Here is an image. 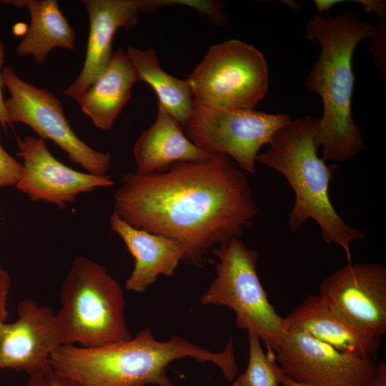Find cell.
Wrapping results in <instances>:
<instances>
[{
  "mask_svg": "<svg viewBox=\"0 0 386 386\" xmlns=\"http://www.w3.org/2000/svg\"><path fill=\"white\" fill-rule=\"evenodd\" d=\"M114 199L122 219L179 242L182 260L197 267L217 245L239 237L258 212L247 173L224 154L160 173L129 172Z\"/></svg>",
  "mask_w": 386,
  "mask_h": 386,
  "instance_id": "cell-1",
  "label": "cell"
},
{
  "mask_svg": "<svg viewBox=\"0 0 386 386\" xmlns=\"http://www.w3.org/2000/svg\"><path fill=\"white\" fill-rule=\"evenodd\" d=\"M184 357L214 364L229 382L238 375L232 337L223 350L214 352L178 336L159 341L149 327L128 340L97 347L62 345L49 363L80 386H174L167 367Z\"/></svg>",
  "mask_w": 386,
  "mask_h": 386,
  "instance_id": "cell-2",
  "label": "cell"
},
{
  "mask_svg": "<svg viewBox=\"0 0 386 386\" xmlns=\"http://www.w3.org/2000/svg\"><path fill=\"white\" fill-rule=\"evenodd\" d=\"M375 31L376 26L352 11L334 17L317 14L306 25L305 38L320 47L305 86L322 101L318 142L325 160L345 162L365 147L352 114L355 84L352 61L357 46L372 39Z\"/></svg>",
  "mask_w": 386,
  "mask_h": 386,
  "instance_id": "cell-3",
  "label": "cell"
},
{
  "mask_svg": "<svg viewBox=\"0 0 386 386\" xmlns=\"http://www.w3.org/2000/svg\"><path fill=\"white\" fill-rule=\"evenodd\" d=\"M319 125L320 118L290 119L256 160L282 174L295 192L288 222L290 232H295L307 219H313L323 241L342 247L350 262L352 242L365 235L350 227L330 201L329 187L337 167L327 165L318 156Z\"/></svg>",
  "mask_w": 386,
  "mask_h": 386,
  "instance_id": "cell-4",
  "label": "cell"
},
{
  "mask_svg": "<svg viewBox=\"0 0 386 386\" xmlns=\"http://www.w3.org/2000/svg\"><path fill=\"white\" fill-rule=\"evenodd\" d=\"M59 299L64 345L91 348L132 338L123 290L104 266L83 256L74 259Z\"/></svg>",
  "mask_w": 386,
  "mask_h": 386,
  "instance_id": "cell-5",
  "label": "cell"
},
{
  "mask_svg": "<svg viewBox=\"0 0 386 386\" xmlns=\"http://www.w3.org/2000/svg\"><path fill=\"white\" fill-rule=\"evenodd\" d=\"M216 277L201 297L203 305L224 306L233 310L239 330L252 332L263 341L269 357L285 332L284 320L270 304L258 276L259 253L239 237L214 247Z\"/></svg>",
  "mask_w": 386,
  "mask_h": 386,
  "instance_id": "cell-6",
  "label": "cell"
},
{
  "mask_svg": "<svg viewBox=\"0 0 386 386\" xmlns=\"http://www.w3.org/2000/svg\"><path fill=\"white\" fill-rule=\"evenodd\" d=\"M186 79L194 104L254 109L269 89L268 64L252 45L230 39L212 46Z\"/></svg>",
  "mask_w": 386,
  "mask_h": 386,
  "instance_id": "cell-7",
  "label": "cell"
},
{
  "mask_svg": "<svg viewBox=\"0 0 386 386\" xmlns=\"http://www.w3.org/2000/svg\"><path fill=\"white\" fill-rule=\"evenodd\" d=\"M291 119L285 114L254 109H215L194 104L186 135L209 155L224 154L247 174L257 171V156Z\"/></svg>",
  "mask_w": 386,
  "mask_h": 386,
  "instance_id": "cell-8",
  "label": "cell"
},
{
  "mask_svg": "<svg viewBox=\"0 0 386 386\" xmlns=\"http://www.w3.org/2000/svg\"><path fill=\"white\" fill-rule=\"evenodd\" d=\"M2 81L11 94L10 98L4 100L10 125L26 124L40 138L54 142L66 152L71 161L88 173L107 174L111 154L92 149L77 137L64 116L61 102L54 94L24 81L9 66L2 69Z\"/></svg>",
  "mask_w": 386,
  "mask_h": 386,
  "instance_id": "cell-9",
  "label": "cell"
},
{
  "mask_svg": "<svg viewBox=\"0 0 386 386\" xmlns=\"http://www.w3.org/2000/svg\"><path fill=\"white\" fill-rule=\"evenodd\" d=\"M275 359L286 375L312 386H370L377 364L341 352L303 331H285Z\"/></svg>",
  "mask_w": 386,
  "mask_h": 386,
  "instance_id": "cell-10",
  "label": "cell"
},
{
  "mask_svg": "<svg viewBox=\"0 0 386 386\" xmlns=\"http://www.w3.org/2000/svg\"><path fill=\"white\" fill-rule=\"evenodd\" d=\"M320 295L365 335L386 332V266L349 262L325 278Z\"/></svg>",
  "mask_w": 386,
  "mask_h": 386,
  "instance_id": "cell-11",
  "label": "cell"
},
{
  "mask_svg": "<svg viewBox=\"0 0 386 386\" xmlns=\"http://www.w3.org/2000/svg\"><path fill=\"white\" fill-rule=\"evenodd\" d=\"M18 317L0 325V370L30 375L48 365L51 353L64 345L57 312L26 298L18 303Z\"/></svg>",
  "mask_w": 386,
  "mask_h": 386,
  "instance_id": "cell-12",
  "label": "cell"
},
{
  "mask_svg": "<svg viewBox=\"0 0 386 386\" xmlns=\"http://www.w3.org/2000/svg\"><path fill=\"white\" fill-rule=\"evenodd\" d=\"M18 145L23 170L15 187L33 202L45 201L64 209L82 193L114 184L108 174L79 172L59 162L40 137H26L18 139Z\"/></svg>",
  "mask_w": 386,
  "mask_h": 386,
  "instance_id": "cell-13",
  "label": "cell"
},
{
  "mask_svg": "<svg viewBox=\"0 0 386 386\" xmlns=\"http://www.w3.org/2000/svg\"><path fill=\"white\" fill-rule=\"evenodd\" d=\"M89 33L82 69L64 94L78 101L106 69L113 51L114 36L119 28H134L142 13L170 6V0H84Z\"/></svg>",
  "mask_w": 386,
  "mask_h": 386,
  "instance_id": "cell-14",
  "label": "cell"
},
{
  "mask_svg": "<svg viewBox=\"0 0 386 386\" xmlns=\"http://www.w3.org/2000/svg\"><path fill=\"white\" fill-rule=\"evenodd\" d=\"M284 320L285 331H303L337 350L376 361L381 339L346 320L321 295H310Z\"/></svg>",
  "mask_w": 386,
  "mask_h": 386,
  "instance_id": "cell-15",
  "label": "cell"
},
{
  "mask_svg": "<svg viewBox=\"0 0 386 386\" xmlns=\"http://www.w3.org/2000/svg\"><path fill=\"white\" fill-rule=\"evenodd\" d=\"M110 227L134 259V269L125 282L127 290L142 293L160 275L172 277L184 251L177 241L137 229L112 212Z\"/></svg>",
  "mask_w": 386,
  "mask_h": 386,
  "instance_id": "cell-16",
  "label": "cell"
},
{
  "mask_svg": "<svg viewBox=\"0 0 386 386\" xmlns=\"http://www.w3.org/2000/svg\"><path fill=\"white\" fill-rule=\"evenodd\" d=\"M133 152L135 173L141 175L166 172L177 162H205L212 156L189 140L182 126L160 106L154 123L137 139Z\"/></svg>",
  "mask_w": 386,
  "mask_h": 386,
  "instance_id": "cell-17",
  "label": "cell"
},
{
  "mask_svg": "<svg viewBox=\"0 0 386 386\" xmlns=\"http://www.w3.org/2000/svg\"><path fill=\"white\" fill-rule=\"evenodd\" d=\"M138 74L121 48L113 52L109 63L77 101L81 111L102 130H111L131 98Z\"/></svg>",
  "mask_w": 386,
  "mask_h": 386,
  "instance_id": "cell-18",
  "label": "cell"
},
{
  "mask_svg": "<svg viewBox=\"0 0 386 386\" xmlns=\"http://www.w3.org/2000/svg\"><path fill=\"white\" fill-rule=\"evenodd\" d=\"M2 4H12L26 8L30 15V25L25 36L16 48L20 56H32L39 64L44 62L49 52L56 47L73 50L75 33L59 9L56 0L0 1Z\"/></svg>",
  "mask_w": 386,
  "mask_h": 386,
  "instance_id": "cell-19",
  "label": "cell"
},
{
  "mask_svg": "<svg viewBox=\"0 0 386 386\" xmlns=\"http://www.w3.org/2000/svg\"><path fill=\"white\" fill-rule=\"evenodd\" d=\"M126 54L134 65L139 81L155 91L162 107L182 127H186L194 109L193 96L187 79L166 72L160 66L156 51L129 46Z\"/></svg>",
  "mask_w": 386,
  "mask_h": 386,
  "instance_id": "cell-20",
  "label": "cell"
},
{
  "mask_svg": "<svg viewBox=\"0 0 386 386\" xmlns=\"http://www.w3.org/2000/svg\"><path fill=\"white\" fill-rule=\"evenodd\" d=\"M249 360L246 370L232 381V386H279L286 375L276 360L262 349L261 340L252 332H247Z\"/></svg>",
  "mask_w": 386,
  "mask_h": 386,
  "instance_id": "cell-21",
  "label": "cell"
},
{
  "mask_svg": "<svg viewBox=\"0 0 386 386\" xmlns=\"http://www.w3.org/2000/svg\"><path fill=\"white\" fill-rule=\"evenodd\" d=\"M22 170V164L4 149L0 138V187L16 186Z\"/></svg>",
  "mask_w": 386,
  "mask_h": 386,
  "instance_id": "cell-22",
  "label": "cell"
},
{
  "mask_svg": "<svg viewBox=\"0 0 386 386\" xmlns=\"http://www.w3.org/2000/svg\"><path fill=\"white\" fill-rule=\"evenodd\" d=\"M24 386H80L71 380L59 374L51 366L30 375Z\"/></svg>",
  "mask_w": 386,
  "mask_h": 386,
  "instance_id": "cell-23",
  "label": "cell"
},
{
  "mask_svg": "<svg viewBox=\"0 0 386 386\" xmlns=\"http://www.w3.org/2000/svg\"><path fill=\"white\" fill-rule=\"evenodd\" d=\"M11 284V277L0 263V325L6 322L9 316L6 305Z\"/></svg>",
  "mask_w": 386,
  "mask_h": 386,
  "instance_id": "cell-24",
  "label": "cell"
},
{
  "mask_svg": "<svg viewBox=\"0 0 386 386\" xmlns=\"http://www.w3.org/2000/svg\"><path fill=\"white\" fill-rule=\"evenodd\" d=\"M5 56V46L3 42L0 41V124L4 130L10 125L4 106V99L3 96L2 86V69Z\"/></svg>",
  "mask_w": 386,
  "mask_h": 386,
  "instance_id": "cell-25",
  "label": "cell"
},
{
  "mask_svg": "<svg viewBox=\"0 0 386 386\" xmlns=\"http://www.w3.org/2000/svg\"><path fill=\"white\" fill-rule=\"evenodd\" d=\"M383 24H380L379 26H376V31L373 37L372 38L373 39V43H375V46H372V52L374 53L375 56V59L377 61V64L378 66V68L380 71L383 69Z\"/></svg>",
  "mask_w": 386,
  "mask_h": 386,
  "instance_id": "cell-26",
  "label": "cell"
},
{
  "mask_svg": "<svg viewBox=\"0 0 386 386\" xmlns=\"http://www.w3.org/2000/svg\"><path fill=\"white\" fill-rule=\"evenodd\" d=\"M357 2L362 5L365 11L367 12L373 11L379 18L385 19L386 3L385 1L359 0Z\"/></svg>",
  "mask_w": 386,
  "mask_h": 386,
  "instance_id": "cell-27",
  "label": "cell"
},
{
  "mask_svg": "<svg viewBox=\"0 0 386 386\" xmlns=\"http://www.w3.org/2000/svg\"><path fill=\"white\" fill-rule=\"evenodd\" d=\"M377 375L370 386H386V363L380 360L377 363Z\"/></svg>",
  "mask_w": 386,
  "mask_h": 386,
  "instance_id": "cell-28",
  "label": "cell"
},
{
  "mask_svg": "<svg viewBox=\"0 0 386 386\" xmlns=\"http://www.w3.org/2000/svg\"><path fill=\"white\" fill-rule=\"evenodd\" d=\"M344 1L342 0H315L314 4L319 12L318 14H322V13L327 11L335 5Z\"/></svg>",
  "mask_w": 386,
  "mask_h": 386,
  "instance_id": "cell-29",
  "label": "cell"
},
{
  "mask_svg": "<svg viewBox=\"0 0 386 386\" xmlns=\"http://www.w3.org/2000/svg\"><path fill=\"white\" fill-rule=\"evenodd\" d=\"M282 385V386H312L310 385L295 381L287 375L284 377Z\"/></svg>",
  "mask_w": 386,
  "mask_h": 386,
  "instance_id": "cell-30",
  "label": "cell"
}]
</instances>
